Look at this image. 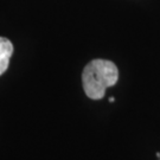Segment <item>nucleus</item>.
Masks as SVG:
<instances>
[{
  "instance_id": "obj_1",
  "label": "nucleus",
  "mask_w": 160,
  "mask_h": 160,
  "mask_svg": "<svg viewBox=\"0 0 160 160\" xmlns=\"http://www.w3.org/2000/svg\"><path fill=\"white\" fill-rule=\"evenodd\" d=\"M119 70L112 61L94 59L86 65L82 74V83L86 95L92 100H101L106 89L116 84Z\"/></svg>"
},
{
  "instance_id": "obj_2",
  "label": "nucleus",
  "mask_w": 160,
  "mask_h": 160,
  "mask_svg": "<svg viewBox=\"0 0 160 160\" xmlns=\"http://www.w3.org/2000/svg\"><path fill=\"white\" fill-rule=\"evenodd\" d=\"M12 53H13V44L11 43V40L5 37H0V76L8 68Z\"/></svg>"
},
{
  "instance_id": "obj_3",
  "label": "nucleus",
  "mask_w": 160,
  "mask_h": 160,
  "mask_svg": "<svg viewBox=\"0 0 160 160\" xmlns=\"http://www.w3.org/2000/svg\"><path fill=\"white\" fill-rule=\"evenodd\" d=\"M109 102H114V97H109Z\"/></svg>"
},
{
  "instance_id": "obj_4",
  "label": "nucleus",
  "mask_w": 160,
  "mask_h": 160,
  "mask_svg": "<svg viewBox=\"0 0 160 160\" xmlns=\"http://www.w3.org/2000/svg\"><path fill=\"white\" fill-rule=\"evenodd\" d=\"M157 157H158V158H160V153H159V152L157 153Z\"/></svg>"
}]
</instances>
